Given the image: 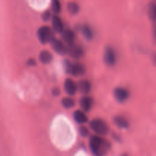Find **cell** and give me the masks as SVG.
<instances>
[{"instance_id":"1","label":"cell","mask_w":156,"mask_h":156,"mask_svg":"<svg viewBox=\"0 0 156 156\" xmlns=\"http://www.w3.org/2000/svg\"><path fill=\"white\" fill-rule=\"evenodd\" d=\"M89 148L94 156H105L111 149V143L100 136H92L89 140Z\"/></svg>"},{"instance_id":"2","label":"cell","mask_w":156,"mask_h":156,"mask_svg":"<svg viewBox=\"0 0 156 156\" xmlns=\"http://www.w3.org/2000/svg\"><path fill=\"white\" fill-rule=\"evenodd\" d=\"M66 72L69 74L72 75L75 77L83 76L85 73V66L83 64L77 62H70L69 60H66L64 62Z\"/></svg>"},{"instance_id":"3","label":"cell","mask_w":156,"mask_h":156,"mask_svg":"<svg viewBox=\"0 0 156 156\" xmlns=\"http://www.w3.org/2000/svg\"><path fill=\"white\" fill-rule=\"evenodd\" d=\"M90 128L98 136H105L109 131V127L105 120L101 119H94L90 122Z\"/></svg>"},{"instance_id":"4","label":"cell","mask_w":156,"mask_h":156,"mask_svg":"<svg viewBox=\"0 0 156 156\" xmlns=\"http://www.w3.org/2000/svg\"><path fill=\"white\" fill-rule=\"evenodd\" d=\"M37 37L40 42L43 44L50 43L54 39V33L48 26H42L37 30Z\"/></svg>"},{"instance_id":"5","label":"cell","mask_w":156,"mask_h":156,"mask_svg":"<svg viewBox=\"0 0 156 156\" xmlns=\"http://www.w3.org/2000/svg\"><path fill=\"white\" fill-rule=\"evenodd\" d=\"M104 62L108 66H114L117 63V55L115 50L111 47H107L104 51Z\"/></svg>"},{"instance_id":"6","label":"cell","mask_w":156,"mask_h":156,"mask_svg":"<svg viewBox=\"0 0 156 156\" xmlns=\"http://www.w3.org/2000/svg\"><path fill=\"white\" fill-rule=\"evenodd\" d=\"M67 54L74 59H79L84 56V50L76 44L67 46Z\"/></svg>"},{"instance_id":"7","label":"cell","mask_w":156,"mask_h":156,"mask_svg":"<svg viewBox=\"0 0 156 156\" xmlns=\"http://www.w3.org/2000/svg\"><path fill=\"white\" fill-rule=\"evenodd\" d=\"M52 48L53 49L56 53L59 55H66L67 54V45L65 43L62 42L60 40H58L54 38L53 41L50 42Z\"/></svg>"},{"instance_id":"8","label":"cell","mask_w":156,"mask_h":156,"mask_svg":"<svg viewBox=\"0 0 156 156\" xmlns=\"http://www.w3.org/2000/svg\"><path fill=\"white\" fill-rule=\"evenodd\" d=\"M114 95L119 103H123L129 97V92L127 89L123 87H117L114 89Z\"/></svg>"},{"instance_id":"9","label":"cell","mask_w":156,"mask_h":156,"mask_svg":"<svg viewBox=\"0 0 156 156\" xmlns=\"http://www.w3.org/2000/svg\"><path fill=\"white\" fill-rule=\"evenodd\" d=\"M62 38L65 44H66L67 46H70L75 44L76 35L73 30L70 29H66L62 32Z\"/></svg>"},{"instance_id":"10","label":"cell","mask_w":156,"mask_h":156,"mask_svg":"<svg viewBox=\"0 0 156 156\" xmlns=\"http://www.w3.org/2000/svg\"><path fill=\"white\" fill-rule=\"evenodd\" d=\"M64 88L66 92L69 95H74L78 91L77 84L71 79H67L64 82Z\"/></svg>"},{"instance_id":"11","label":"cell","mask_w":156,"mask_h":156,"mask_svg":"<svg viewBox=\"0 0 156 156\" xmlns=\"http://www.w3.org/2000/svg\"><path fill=\"white\" fill-rule=\"evenodd\" d=\"M94 105V99L90 96H84L80 100V106L84 112H88Z\"/></svg>"},{"instance_id":"12","label":"cell","mask_w":156,"mask_h":156,"mask_svg":"<svg viewBox=\"0 0 156 156\" xmlns=\"http://www.w3.org/2000/svg\"><path fill=\"white\" fill-rule=\"evenodd\" d=\"M52 26H53V30L58 33H62L65 30L62 20L57 15H53L52 17Z\"/></svg>"},{"instance_id":"13","label":"cell","mask_w":156,"mask_h":156,"mask_svg":"<svg viewBox=\"0 0 156 156\" xmlns=\"http://www.w3.org/2000/svg\"><path fill=\"white\" fill-rule=\"evenodd\" d=\"M73 118H74L75 121L79 124H83V123H87L88 118L87 117L85 112L83 111H80V110H77L73 114Z\"/></svg>"},{"instance_id":"14","label":"cell","mask_w":156,"mask_h":156,"mask_svg":"<svg viewBox=\"0 0 156 156\" xmlns=\"http://www.w3.org/2000/svg\"><path fill=\"white\" fill-rule=\"evenodd\" d=\"M78 89L83 94H87L91 91V85L88 80H81L77 85Z\"/></svg>"},{"instance_id":"15","label":"cell","mask_w":156,"mask_h":156,"mask_svg":"<svg viewBox=\"0 0 156 156\" xmlns=\"http://www.w3.org/2000/svg\"><path fill=\"white\" fill-rule=\"evenodd\" d=\"M114 122L119 128H121V129H127L129 127L128 120L122 116H117V117H114Z\"/></svg>"},{"instance_id":"16","label":"cell","mask_w":156,"mask_h":156,"mask_svg":"<svg viewBox=\"0 0 156 156\" xmlns=\"http://www.w3.org/2000/svg\"><path fill=\"white\" fill-rule=\"evenodd\" d=\"M53 59V55L48 50H43L40 53L39 60L44 64H48Z\"/></svg>"},{"instance_id":"17","label":"cell","mask_w":156,"mask_h":156,"mask_svg":"<svg viewBox=\"0 0 156 156\" xmlns=\"http://www.w3.org/2000/svg\"><path fill=\"white\" fill-rule=\"evenodd\" d=\"M82 33L83 36L88 41L92 39L93 37H94V33H93L92 29L88 25H84L82 27Z\"/></svg>"},{"instance_id":"18","label":"cell","mask_w":156,"mask_h":156,"mask_svg":"<svg viewBox=\"0 0 156 156\" xmlns=\"http://www.w3.org/2000/svg\"><path fill=\"white\" fill-rule=\"evenodd\" d=\"M148 15L151 20L155 21H156V4L155 3L151 2L149 3L148 6Z\"/></svg>"},{"instance_id":"19","label":"cell","mask_w":156,"mask_h":156,"mask_svg":"<svg viewBox=\"0 0 156 156\" xmlns=\"http://www.w3.org/2000/svg\"><path fill=\"white\" fill-rule=\"evenodd\" d=\"M62 105L66 109H69L75 106V101L72 98H64L62 100Z\"/></svg>"},{"instance_id":"20","label":"cell","mask_w":156,"mask_h":156,"mask_svg":"<svg viewBox=\"0 0 156 156\" xmlns=\"http://www.w3.org/2000/svg\"><path fill=\"white\" fill-rule=\"evenodd\" d=\"M67 9L68 12L72 15H76L79 12V6L77 3L76 2H69L67 5Z\"/></svg>"},{"instance_id":"21","label":"cell","mask_w":156,"mask_h":156,"mask_svg":"<svg viewBox=\"0 0 156 156\" xmlns=\"http://www.w3.org/2000/svg\"><path fill=\"white\" fill-rule=\"evenodd\" d=\"M51 8L55 14H58L61 12V3L59 0H52Z\"/></svg>"},{"instance_id":"22","label":"cell","mask_w":156,"mask_h":156,"mask_svg":"<svg viewBox=\"0 0 156 156\" xmlns=\"http://www.w3.org/2000/svg\"><path fill=\"white\" fill-rule=\"evenodd\" d=\"M79 133H80V135L82 136H88V134H89V130H88V128L85 126H81L79 128Z\"/></svg>"},{"instance_id":"23","label":"cell","mask_w":156,"mask_h":156,"mask_svg":"<svg viewBox=\"0 0 156 156\" xmlns=\"http://www.w3.org/2000/svg\"><path fill=\"white\" fill-rule=\"evenodd\" d=\"M51 18V13H50V11H46L45 12L42 14V19L44 21H47L50 19Z\"/></svg>"},{"instance_id":"24","label":"cell","mask_w":156,"mask_h":156,"mask_svg":"<svg viewBox=\"0 0 156 156\" xmlns=\"http://www.w3.org/2000/svg\"><path fill=\"white\" fill-rule=\"evenodd\" d=\"M27 64H28L29 66H34L35 64H36V62H35V61L34 60V59H28V61H27Z\"/></svg>"},{"instance_id":"25","label":"cell","mask_w":156,"mask_h":156,"mask_svg":"<svg viewBox=\"0 0 156 156\" xmlns=\"http://www.w3.org/2000/svg\"><path fill=\"white\" fill-rule=\"evenodd\" d=\"M59 91H58V90H54V91H53V94H54V95H58V94H59Z\"/></svg>"},{"instance_id":"26","label":"cell","mask_w":156,"mask_h":156,"mask_svg":"<svg viewBox=\"0 0 156 156\" xmlns=\"http://www.w3.org/2000/svg\"><path fill=\"white\" fill-rule=\"evenodd\" d=\"M122 156H126V155H122Z\"/></svg>"}]
</instances>
